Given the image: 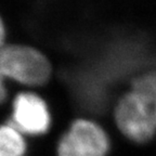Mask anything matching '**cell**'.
Instances as JSON below:
<instances>
[{
    "label": "cell",
    "mask_w": 156,
    "mask_h": 156,
    "mask_svg": "<svg viewBox=\"0 0 156 156\" xmlns=\"http://www.w3.org/2000/svg\"><path fill=\"white\" fill-rule=\"evenodd\" d=\"M0 72L10 85L40 90L51 83L54 66L51 58L40 47L9 41L0 48Z\"/></svg>",
    "instance_id": "1"
},
{
    "label": "cell",
    "mask_w": 156,
    "mask_h": 156,
    "mask_svg": "<svg viewBox=\"0 0 156 156\" xmlns=\"http://www.w3.org/2000/svg\"><path fill=\"white\" fill-rule=\"evenodd\" d=\"M114 131L130 145L143 147L156 139V122L146 98L128 87L115 99L111 110Z\"/></svg>",
    "instance_id": "2"
},
{
    "label": "cell",
    "mask_w": 156,
    "mask_h": 156,
    "mask_svg": "<svg viewBox=\"0 0 156 156\" xmlns=\"http://www.w3.org/2000/svg\"><path fill=\"white\" fill-rule=\"evenodd\" d=\"M114 139L111 130L95 116L73 117L56 136L53 156H112Z\"/></svg>",
    "instance_id": "3"
},
{
    "label": "cell",
    "mask_w": 156,
    "mask_h": 156,
    "mask_svg": "<svg viewBox=\"0 0 156 156\" xmlns=\"http://www.w3.org/2000/svg\"><path fill=\"white\" fill-rule=\"evenodd\" d=\"M8 104L7 119L30 141L44 139L53 130V110L40 90L19 89Z\"/></svg>",
    "instance_id": "4"
},
{
    "label": "cell",
    "mask_w": 156,
    "mask_h": 156,
    "mask_svg": "<svg viewBox=\"0 0 156 156\" xmlns=\"http://www.w3.org/2000/svg\"><path fill=\"white\" fill-rule=\"evenodd\" d=\"M32 141L11 122H0V156H29Z\"/></svg>",
    "instance_id": "5"
},
{
    "label": "cell",
    "mask_w": 156,
    "mask_h": 156,
    "mask_svg": "<svg viewBox=\"0 0 156 156\" xmlns=\"http://www.w3.org/2000/svg\"><path fill=\"white\" fill-rule=\"evenodd\" d=\"M129 86L146 98L156 122V67L139 71L131 77Z\"/></svg>",
    "instance_id": "6"
},
{
    "label": "cell",
    "mask_w": 156,
    "mask_h": 156,
    "mask_svg": "<svg viewBox=\"0 0 156 156\" xmlns=\"http://www.w3.org/2000/svg\"><path fill=\"white\" fill-rule=\"evenodd\" d=\"M9 86L10 83L2 75V73L0 72V107L3 106L5 104L9 103L10 99H11V94L9 91Z\"/></svg>",
    "instance_id": "7"
},
{
    "label": "cell",
    "mask_w": 156,
    "mask_h": 156,
    "mask_svg": "<svg viewBox=\"0 0 156 156\" xmlns=\"http://www.w3.org/2000/svg\"><path fill=\"white\" fill-rule=\"evenodd\" d=\"M9 41V27L5 16L0 12V48H2Z\"/></svg>",
    "instance_id": "8"
}]
</instances>
